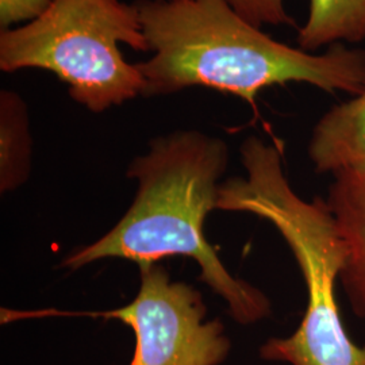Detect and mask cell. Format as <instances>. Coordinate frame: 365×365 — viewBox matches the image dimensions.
<instances>
[{
    "mask_svg": "<svg viewBox=\"0 0 365 365\" xmlns=\"http://www.w3.org/2000/svg\"><path fill=\"white\" fill-rule=\"evenodd\" d=\"M135 4L152 52L137 64L145 98L205 87L255 105L261 90L291 81L353 96L365 88V51L337 43L317 54L288 46L244 19L227 0Z\"/></svg>",
    "mask_w": 365,
    "mask_h": 365,
    "instance_id": "obj_1",
    "label": "cell"
},
{
    "mask_svg": "<svg viewBox=\"0 0 365 365\" xmlns=\"http://www.w3.org/2000/svg\"><path fill=\"white\" fill-rule=\"evenodd\" d=\"M229 163L226 143L197 130L172 131L150 141L131 161L134 200L117 225L98 241L69 253L63 268L122 259L140 268L170 256L191 257L199 280L226 302L230 317L252 325L271 315L268 297L227 271L205 235V221L217 209L220 179Z\"/></svg>",
    "mask_w": 365,
    "mask_h": 365,
    "instance_id": "obj_2",
    "label": "cell"
},
{
    "mask_svg": "<svg viewBox=\"0 0 365 365\" xmlns=\"http://www.w3.org/2000/svg\"><path fill=\"white\" fill-rule=\"evenodd\" d=\"M240 153L247 176L222 182L217 210L269 222L287 242L307 288L299 327L288 337L265 341L261 359L289 365H365V345L353 342L339 314L336 286L348 247L327 200L307 202L294 191L274 145L252 135Z\"/></svg>",
    "mask_w": 365,
    "mask_h": 365,
    "instance_id": "obj_3",
    "label": "cell"
},
{
    "mask_svg": "<svg viewBox=\"0 0 365 365\" xmlns=\"http://www.w3.org/2000/svg\"><path fill=\"white\" fill-rule=\"evenodd\" d=\"M149 52L137 4L122 0H56L38 19L0 31V69H43L66 83L92 113L143 96L145 80L119 45Z\"/></svg>",
    "mask_w": 365,
    "mask_h": 365,
    "instance_id": "obj_4",
    "label": "cell"
},
{
    "mask_svg": "<svg viewBox=\"0 0 365 365\" xmlns=\"http://www.w3.org/2000/svg\"><path fill=\"white\" fill-rule=\"evenodd\" d=\"M140 271V291L128 306L93 314L133 330L135 346L129 365H221L232 341L220 319H206L202 294L172 280L158 264Z\"/></svg>",
    "mask_w": 365,
    "mask_h": 365,
    "instance_id": "obj_5",
    "label": "cell"
},
{
    "mask_svg": "<svg viewBox=\"0 0 365 365\" xmlns=\"http://www.w3.org/2000/svg\"><path fill=\"white\" fill-rule=\"evenodd\" d=\"M327 203L348 247L339 283L353 312L365 319V168L334 175Z\"/></svg>",
    "mask_w": 365,
    "mask_h": 365,
    "instance_id": "obj_6",
    "label": "cell"
},
{
    "mask_svg": "<svg viewBox=\"0 0 365 365\" xmlns=\"http://www.w3.org/2000/svg\"><path fill=\"white\" fill-rule=\"evenodd\" d=\"M309 156L318 173L365 168V88L318 120Z\"/></svg>",
    "mask_w": 365,
    "mask_h": 365,
    "instance_id": "obj_7",
    "label": "cell"
},
{
    "mask_svg": "<svg viewBox=\"0 0 365 365\" xmlns=\"http://www.w3.org/2000/svg\"><path fill=\"white\" fill-rule=\"evenodd\" d=\"M31 167L29 110L22 96L0 91V191H13L26 182Z\"/></svg>",
    "mask_w": 365,
    "mask_h": 365,
    "instance_id": "obj_8",
    "label": "cell"
},
{
    "mask_svg": "<svg viewBox=\"0 0 365 365\" xmlns=\"http://www.w3.org/2000/svg\"><path fill=\"white\" fill-rule=\"evenodd\" d=\"M365 39V0H309V16L298 33L302 51Z\"/></svg>",
    "mask_w": 365,
    "mask_h": 365,
    "instance_id": "obj_9",
    "label": "cell"
},
{
    "mask_svg": "<svg viewBox=\"0 0 365 365\" xmlns=\"http://www.w3.org/2000/svg\"><path fill=\"white\" fill-rule=\"evenodd\" d=\"M229 4L252 25H294V19L288 15L283 0H227Z\"/></svg>",
    "mask_w": 365,
    "mask_h": 365,
    "instance_id": "obj_10",
    "label": "cell"
},
{
    "mask_svg": "<svg viewBox=\"0 0 365 365\" xmlns=\"http://www.w3.org/2000/svg\"><path fill=\"white\" fill-rule=\"evenodd\" d=\"M56 0H0V30L24 26L42 16Z\"/></svg>",
    "mask_w": 365,
    "mask_h": 365,
    "instance_id": "obj_11",
    "label": "cell"
}]
</instances>
